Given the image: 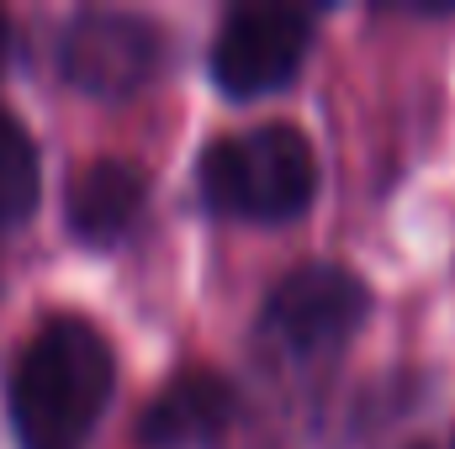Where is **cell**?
Masks as SVG:
<instances>
[{
	"mask_svg": "<svg viewBox=\"0 0 455 449\" xmlns=\"http://www.w3.org/2000/svg\"><path fill=\"white\" fill-rule=\"evenodd\" d=\"M238 413V391L223 370L212 365H186L175 370L154 402L138 418V445L148 449H202L212 439H223L228 423Z\"/></svg>",
	"mask_w": 455,
	"mask_h": 449,
	"instance_id": "obj_6",
	"label": "cell"
},
{
	"mask_svg": "<svg viewBox=\"0 0 455 449\" xmlns=\"http://www.w3.org/2000/svg\"><path fill=\"white\" fill-rule=\"evenodd\" d=\"M0 53H5V16H0ZM43 196L37 143L21 127V116L0 106V227H21Z\"/></svg>",
	"mask_w": 455,
	"mask_h": 449,
	"instance_id": "obj_8",
	"label": "cell"
},
{
	"mask_svg": "<svg viewBox=\"0 0 455 449\" xmlns=\"http://www.w3.org/2000/svg\"><path fill=\"white\" fill-rule=\"evenodd\" d=\"M148 207V169L132 159H91L69 175L64 191V223L80 243L112 248L122 243Z\"/></svg>",
	"mask_w": 455,
	"mask_h": 449,
	"instance_id": "obj_7",
	"label": "cell"
},
{
	"mask_svg": "<svg viewBox=\"0 0 455 449\" xmlns=\"http://www.w3.org/2000/svg\"><path fill=\"white\" fill-rule=\"evenodd\" d=\"M365 318H371V286L334 259H313V264L286 270L265 291L254 338L281 365L313 370V365H329L365 328Z\"/></svg>",
	"mask_w": 455,
	"mask_h": 449,
	"instance_id": "obj_3",
	"label": "cell"
},
{
	"mask_svg": "<svg viewBox=\"0 0 455 449\" xmlns=\"http://www.w3.org/2000/svg\"><path fill=\"white\" fill-rule=\"evenodd\" d=\"M196 196L238 223H291L318 196V154L291 122H254L212 138L196 159Z\"/></svg>",
	"mask_w": 455,
	"mask_h": 449,
	"instance_id": "obj_2",
	"label": "cell"
},
{
	"mask_svg": "<svg viewBox=\"0 0 455 449\" xmlns=\"http://www.w3.org/2000/svg\"><path fill=\"white\" fill-rule=\"evenodd\" d=\"M116 391L112 338L80 312L48 318L11 365L5 418L21 449H85Z\"/></svg>",
	"mask_w": 455,
	"mask_h": 449,
	"instance_id": "obj_1",
	"label": "cell"
},
{
	"mask_svg": "<svg viewBox=\"0 0 455 449\" xmlns=\"http://www.w3.org/2000/svg\"><path fill=\"white\" fill-rule=\"evenodd\" d=\"M318 32V11L307 5H233L223 11L207 69L228 101H254L270 91H286V80L302 69Z\"/></svg>",
	"mask_w": 455,
	"mask_h": 449,
	"instance_id": "obj_4",
	"label": "cell"
},
{
	"mask_svg": "<svg viewBox=\"0 0 455 449\" xmlns=\"http://www.w3.org/2000/svg\"><path fill=\"white\" fill-rule=\"evenodd\" d=\"M164 64V32L143 11L116 5H85L59 32V69L75 91L122 101L138 96Z\"/></svg>",
	"mask_w": 455,
	"mask_h": 449,
	"instance_id": "obj_5",
	"label": "cell"
}]
</instances>
